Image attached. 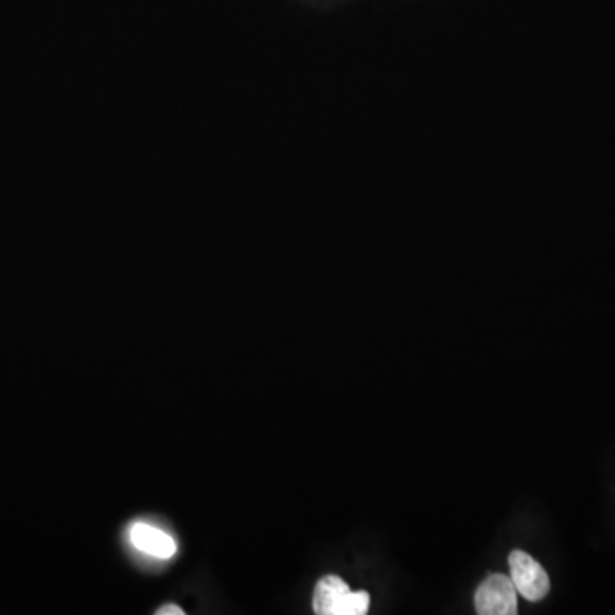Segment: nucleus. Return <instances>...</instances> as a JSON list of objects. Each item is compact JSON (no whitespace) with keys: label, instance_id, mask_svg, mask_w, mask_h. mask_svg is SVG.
I'll return each mask as SVG.
<instances>
[{"label":"nucleus","instance_id":"1","mask_svg":"<svg viewBox=\"0 0 615 615\" xmlns=\"http://www.w3.org/2000/svg\"><path fill=\"white\" fill-rule=\"evenodd\" d=\"M370 604V593L353 592L334 575L320 579L313 593V611L319 615H364Z\"/></svg>","mask_w":615,"mask_h":615},{"label":"nucleus","instance_id":"2","mask_svg":"<svg viewBox=\"0 0 615 615\" xmlns=\"http://www.w3.org/2000/svg\"><path fill=\"white\" fill-rule=\"evenodd\" d=\"M475 611L481 615H515L518 612V592L510 576H487L475 592Z\"/></svg>","mask_w":615,"mask_h":615},{"label":"nucleus","instance_id":"3","mask_svg":"<svg viewBox=\"0 0 615 615\" xmlns=\"http://www.w3.org/2000/svg\"><path fill=\"white\" fill-rule=\"evenodd\" d=\"M510 578L515 583L516 592L528 602H538L545 598L551 589V579L544 567L531 554L523 551H513L510 554Z\"/></svg>","mask_w":615,"mask_h":615},{"label":"nucleus","instance_id":"4","mask_svg":"<svg viewBox=\"0 0 615 615\" xmlns=\"http://www.w3.org/2000/svg\"><path fill=\"white\" fill-rule=\"evenodd\" d=\"M130 542L141 553L158 559H170L177 554V542L167 532L148 523H135L130 526Z\"/></svg>","mask_w":615,"mask_h":615},{"label":"nucleus","instance_id":"5","mask_svg":"<svg viewBox=\"0 0 615 615\" xmlns=\"http://www.w3.org/2000/svg\"><path fill=\"white\" fill-rule=\"evenodd\" d=\"M157 614L158 615H183L185 614V612H183L182 608L179 607V605L168 604V605H163V607L158 608Z\"/></svg>","mask_w":615,"mask_h":615}]
</instances>
